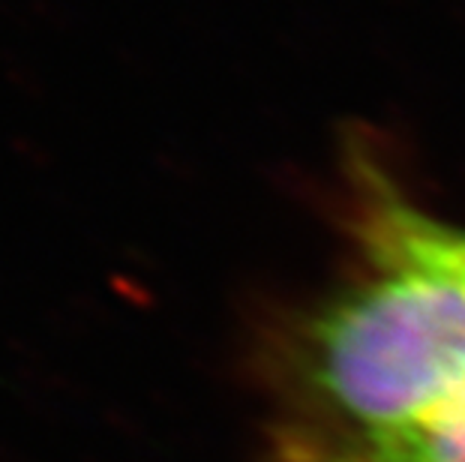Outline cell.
<instances>
[{
  "label": "cell",
  "instance_id": "6da1fadb",
  "mask_svg": "<svg viewBox=\"0 0 465 462\" xmlns=\"http://www.w3.org/2000/svg\"><path fill=\"white\" fill-rule=\"evenodd\" d=\"M280 369L298 406L280 459L414 424L465 385V285L370 255L361 280L289 333Z\"/></svg>",
  "mask_w": 465,
  "mask_h": 462
},
{
  "label": "cell",
  "instance_id": "3957f363",
  "mask_svg": "<svg viewBox=\"0 0 465 462\" xmlns=\"http://www.w3.org/2000/svg\"><path fill=\"white\" fill-rule=\"evenodd\" d=\"M285 462H465V385L414 424L366 438L333 441Z\"/></svg>",
  "mask_w": 465,
  "mask_h": 462
},
{
  "label": "cell",
  "instance_id": "7a4b0ae2",
  "mask_svg": "<svg viewBox=\"0 0 465 462\" xmlns=\"http://www.w3.org/2000/svg\"><path fill=\"white\" fill-rule=\"evenodd\" d=\"M358 234L372 259H397L430 268L465 285V229L439 222L414 208L381 181L379 172L363 169Z\"/></svg>",
  "mask_w": 465,
  "mask_h": 462
}]
</instances>
